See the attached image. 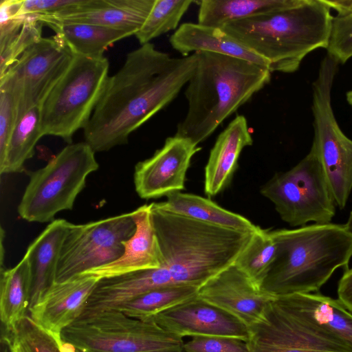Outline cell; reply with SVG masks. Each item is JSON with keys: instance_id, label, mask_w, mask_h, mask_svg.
Returning a JSON list of instances; mask_svg holds the SVG:
<instances>
[{"instance_id": "cell-21", "label": "cell", "mask_w": 352, "mask_h": 352, "mask_svg": "<svg viewBox=\"0 0 352 352\" xmlns=\"http://www.w3.org/2000/svg\"><path fill=\"white\" fill-rule=\"evenodd\" d=\"M72 224L65 219H54L28 248L24 257L32 276L30 308L56 283L61 248Z\"/></svg>"}, {"instance_id": "cell-29", "label": "cell", "mask_w": 352, "mask_h": 352, "mask_svg": "<svg viewBox=\"0 0 352 352\" xmlns=\"http://www.w3.org/2000/svg\"><path fill=\"white\" fill-rule=\"evenodd\" d=\"M199 288L195 285H181L154 289L116 309L129 317L145 320L198 296Z\"/></svg>"}, {"instance_id": "cell-9", "label": "cell", "mask_w": 352, "mask_h": 352, "mask_svg": "<svg viewBox=\"0 0 352 352\" xmlns=\"http://www.w3.org/2000/svg\"><path fill=\"white\" fill-rule=\"evenodd\" d=\"M280 219L292 227L331 223L336 204L316 147L294 167L276 173L261 188Z\"/></svg>"}, {"instance_id": "cell-23", "label": "cell", "mask_w": 352, "mask_h": 352, "mask_svg": "<svg viewBox=\"0 0 352 352\" xmlns=\"http://www.w3.org/2000/svg\"><path fill=\"white\" fill-rule=\"evenodd\" d=\"M296 314L352 347V312L338 299L320 293L276 295Z\"/></svg>"}, {"instance_id": "cell-20", "label": "cell", "mask_w": 352, "mask_h": 352, "mask_svg": "<svg viewBox=\"0 0 352 352\" xmlns=\"http://www.w3.org/2000/svg\"><path fill=\"white\" fill-rule=\"evenodd\" d=\"M252 143L247 119L236 116L219 135L210 152L204 173V192L209 197L230 185L241 151Z\"/></svg>"}, {"instance_id": "cell-37", "label": "cell", "mask_w": 352, "mask_h": 352, "mask_svg": "<svg viewBox=\"0 0 352 352\" xmlns=\"http://www.w3.org/2000/svg\"><path fill=\"white\" fill-rule=\"evenodd\" d=\"M18 120L15 97L10 90L0 88V164L3 162L9 139Z\"/></svg>"}, {"instance_id": "cell-26", "label": "cell", "mask_w": 352, "mask_h": 352, "mask_svg": "<svg viewBox=\"0 0 352 352\" xmlns=\"http://www.w3.org/2000/svg\"><path fill=\"white\" fill-rule=\"evenodd\" d=\"M32 276L29 263L23 258L14 267L1 269L0 317L4 331L11 333L30 308Z\"/></svg>"}, {"instance_id": "cell-39", "label": "cell", "mask_w": 352, "mask_h": 352, "mask_svg": "<svg viewBox=\"0 0 352 352\" xmlns=\"http://www.w3.org/2000/svg\"><path fill=\"white\" fill-rule=\"evenodd\" d=\"M337 292L338 299L352 312V268L345 270L338 281Z\"/></svg>"}, {"instance_id": "cell-3", "label": "cell", "mask_w": 352, "mask_h": 352, "mask_svg": "<svg viewBox=\"0 0 352 352\" xmlns=\"http://www.w3.org/2000/svg\"><path fill=\"white\" fill-rule=\"evenodd\" d=\"M163 264L174 285L201 286L234 264L253 234L195 220L151 203Z\"/></svg>"}, {"instance_id": "cell-15", "label": "cell", "mask_w": 352, "mask_h": 352, "mask_svg": "<svg viewBox=\"0 0 352 352\" xmlns=\"http://www.w3.org/2000/svg\"><path fill=\"white\" fill-rule=\"evenodd\" d=\"M147 319L182 338L220 336L247 342L250 336L249 327L243 322L199 296Z\"/></svg>"}, {"instance_id": "cell-6", "label": "cell", "mask_w": 352, "mask_h": 352, "mask_svg": "<svg viewBox=\"0 0 352 352\" xmlns=\"http://www.w3.org/2000/svg\"><path fill=\"white\" fill-rule=\"evenodd\" d=\"M60 338L69 352H184L182 338L116 309L80 316Z\"/></svg>"}, {"instance_id": "cell-1", "label": "cell", "mask_w": 352, "mask_h": 352, "mask_svg": "<svg viewBox=\"0 0 352 352\" xmlns=\"http://www.w3.org/2000/svg\"><path fill=\"white\" fill-rule=\"evenodd\" d=\"M197 53L171 58L149 43L126 54L122 67L109 76L84 130L94 152L128 142L129 135L171 102L190 79Z\"/></svg>"}, {"instance_id": "cell-24", "label": "cell", "mask_w": 352, "mask_h": 352, "mask_svg": "<svg viewBox=\"0 0 352 352\" xmlns=\"http://www.w3.org/2000/svg\"><path fill=\"white\" fill-rule=\"evenodd\" d=\"M155 204L166 211L232 230L255 232L260 228L245 217L221 207L210 199L190 193L175 192L167 196L166 201Z\"/></svg>"}, {"instance_id": "cell-7", "label": "cell", "mask_w": 352, "mask_h": 352, "mask_svg": "<svg viewBox=\"0 0 352 352\" xmlns=\"http://www.w3.org/2000/svg\"><path fill=\"white\" fill-rule=\"evenodd\" d=\"M99 168L95 152L85 142L69 144L43 168L32 173L18 206L30 222L47 223L71 210L88 175Z\"/></svg>"}, {"instance_id": "cell-5", "label": "cell", "mask_w": 352, "mask_h": 352, "mask_svg": "<svg viewBox=\"0 0 352 352\" xmlns=\"http://www.w3.org/2000/svg\"><path fill=\"white\" fill-rule=\"evenodd\" d=\"M333 18L324 0H302L296 6L221 29L264 58L271 72L293 73L309 53L327 48Z\"/></svg>"}, {"instance_id": "cell-22", "label": "cell", "mask_w": 352, "mask_h": 352, "mask_svg": "<svg viewBox=\"0 0 352 352\" xmlns=\"http://www.w3.org/2000/svg\"><path fill=\"white\" fill-rule=\"evenodd\" d=\"M169 42L184 56L190 53L208 52L246 60L269 69L264 58L220 28L184 23L170 36Z\"/></svg>"}, {"instance_id": "cell-40", "label": "cell", "mask_w": 352, "mask_h": 352, "mask_svg": "<svg viewBox=\"0 0 352 352\" xmlns=\"http://www.w3.org/2000/svg\"><path fill=\"white\" fill-rule=\"evenodd\" d=\"M325 3L331 10H335L337 16H344L352 12V0H324Z\"/></svg>"}, {"instance_id": "cell-10", "label": "cell", "mask_w": 352, "mask_h": 352, "mask_svg": "<svg viewBox=\"0 0 352 352\" xmlns=\"http://www.w3.org/2000/svg\"><path fill=\"white\" fill-rule=\"evenodd\" d=\"M339 63L329 55L320 62L313 83L315 144L336 206L344 208L352 190V140L341 130L333 113L331 89Z\"/></svg>"}, {"instance_id": "cell-43", "label": "cell", "mask_w": 352, "mask_h": 352, "mask_svg": "<svg viewBox=\"0 0 352 352\" xmlns=\"http://www.w3.org/2000/svg\"><path fill=\"white\" fill-rule=\"evenodd\" d=\"M344 225L347 230L352 234V209L349 213V218Z\"/></svg>"}, {"instance_id": "cell-19", "label": "cell", "mask_w": 352, "mask_h": 352, "mask_svg": "<svg viewBox=\"0 0 352 352\" xmlns=\"http://www.w3.org/2000/svg\"><path fill=\"white\" fill-rule=\"evenodd\" d=\"M135 231L123 242L124 252L117 260L81 274L99 279L111 278L140 271L160 267L162 255L155 230L151 204H144L133 210Z\"/></svg>"}, {"instance_id": "cell-38", "label": "cell", "mask_w": 352, "mask_h": 352, "mask_svg": "<svg viewBox=\"0 0 352 352\" xmlns=\"http://www.w3.org/2000/svg\"><path fill=\"white\" fill-rule=\"evenodd\" d=\"M83 0H22V13L25 16H43L58 13L80 4Z\"/></svg>"}, {"instance_id": "cell-12", "label": "cell", "mask_w": 352, "mask_h": 352, "mask_svg": "<svg viewBox=\"0 0 352 352\" xmlns=\"http://www.w3.org/2000/svg\"><path fill=\"white\" fill-rule=\"evenodd\" d=\"M250 352H352V347L300 316L275 295L249 327Z\"/></svg>"}, {"instance_id": "cell-35", "label": "cell", "mask_w": 352, "mask_h": 352, "mask_svg": "<svg viewBox=\"0 0 352 352\" xmlns=\"http://www.w3.org/2000/svg\"><path fill=\"white\" fill-rule=\"evenodd\" d=\"M185 352H250L246 341L220 336H195L184 344Z\"/></svg>"}, {"instance_id": "cell-31", "label": "cell", "mask_w": 352, "mask_h": 352, "mask_svg": "<svg viewBox=\"0 0 352 352\" xmlns=\"http://www.w3.org/2000/svg\"><path fill=\"white\" fill-rule=\"evenodd\" d=\"M192 0H155L144 23L135 34L140 45L175 30Z\"/></svg>"}, {"instance_id": "cell-36", "label": "cell", "mask_w": 352, "mask_h": 352, "mask_svg": "<svg viewBox=\"0 0 352 352\" xmlns=\"http://www.w3.org/2000/svg\"><path fill=\"white\" fill-rule=\"evenodd\" d=\"M22 0L0 1V50L19 32L25 20L22 13Z\"/></svg>"}, {"instance_id": "cell-44", "label": "cell", "mask_w": 352, "mask_h": 352, "mask_svg": "<svg viewBox=\"0 0 352 352\" xmlns=\"http://www.w3.org/2000/svg\"><path fill=\"white\" fill-rule=\"evenodd\" d=\"M346 98L348 103L352 106V90L346 92Z\"/></svg>"}, {"instance_id": "cell-30", "label": "cell", "mask_w": 352, "mask_h": 352, "mask_svg": "<svg viewBox=\"0 0 352 352\" xmlns=\"http://www.w3.org/2000/svg\"><path fill=\"white\" fill-rule=\"evenodd\" d=\"M277 244L270 230L259 228L237 258L234 265L261 289L276 258Z\"/></svg>"}, {"instance_id": "cell-28", "label": "cell", "mask_w": 352, "mask_h": 352, "mask_svg": "<svg viewBox=\"0 0 352 352\" xmlns=\"http://www.w3.org/2000/svg\"><path fill=\"white\" fill-rule=\"evenodd\" d=\"M44 135L41 129V105L32 107L18 120L8 141L0 173H20L32 157L37 142Z\"/></svg>"}, {"instance_id": "cell-2", "label": "cell", "mask_w": 352, "mask_h": 352, "mask_svg": "<svg viewBox=\"0 0 352 352\" xmlns=\"http://www.w3.org/2000/svg\"><path fill=\"white\" fill-rule=\"evenodd\" d=\"M195 53L196 67L184 93L187 112L175 135L198 146L268 84L272 72L241 58L208 52Z\"/></svg>"}, {"instance_id": "cell-42", "label": "cell", "mask_w": 352, "mask_h": 352, "mask_svg": "<svg viewBox=\"0 0 352 352\" xmlns=\"http://www.w3.org/2000/svg\"><path fill=\"white\" fill-rule=\"evenodd\" d=\"M4 237V230L1 228V268H3V240Z\"/></svg>"}, {"instance_id": "cell-34", "label": "cell", "mask_w": 352, "mask_h": 352, "mask_svg": "<svg viewBox=\"0 0 352 352\" xmlns=\"http://www.w3.org/2000/svg\"><path fill=\"white\" fill-rule=\"evenodd\" d=\"M327 55L339 64L352 57V12L333 18Z\"/></svg>"}, {"instance_id": "cell-41", "label": "cell", "mask_w": 352, "mask_h": 352, "mask_svg": "<svg viewBox=\"0 0 352 352\" xmlns=\"http://www.w3.org/2000/svg\"><path fill=\"white\" fill-rule=\"evenodd\" d=\"M1 352H12L9 333L4 330L1 331Z\"/></svg>"}, {"instance_id": "cell-32", "label": "cell", "mask_w": 352, "mask_h": 352, "mask_svg": "<svg viewBox=\"0 0 352 352\" xmlns=\"http://www.w3.org/2000/svg\"><path fill=\"white\" fill-rule=\"evenodd\" d=\"M12 352H69L60 335H54L25 316L11 333Z\"/></svg>"}, {"instance_id": "cell-13", "label": "cell", "mask_w": 352, "mask_h": 352, "mask_svg": "<svg viewBox=\"0 0 352 352\" xmlns=\"http://www.w3.org/2000/svg\"><path fill=\"white\" fill-rule=\"evenodd\" d=\"M74 56L55 35L42 37L0 76V88L10 90L15 97L19 118L32 107L42 104Z\"/></svg>"}, {"instance_id": "cell-11", "label": "cell", "mask_w": 352, "mask_h": 352, "mask_svg": "<svg viewBox=\"0 0 352 352\" xmlns=\"http://www.w3.org/2000/svg\"><path fill=\"white\" fill-rule=\"evenodd\" d=\"M133 211L84 224H72L64 240L56 283L74 278L120 258L123 242L135 231Z\"/></svg>"}, {"instance_id": "cell-18", "label": "cell", "mask_w": 352, "mask_h": 352, "mask_svg": "<svg viewBox=\"0 0 352 352\" xmlns=\"http://www.w3.org/2000/svg\"><path fill=\"white\" fill-rule=\"evenodd\" d=\"M155 0H83L54 14L36 18L45 24L86 23L136 32Z\"/></svg>"}, {"instance_id": "cell-8", "label": "cell", "mask_w": 352, "mask_h": 352, "mask_svg": "<svg viewBox=\"0 0 352 352\" xmlns=\"http://www.w3.org/2000/svg\"><path fill=\"white\" fill-rule=\"evenodd\" d=\"M109 63L102 56L74 55L68 69L41 104L44 135L62 138L69 144L85 129L109 78Z\"/></svg>"}, {"instance_id": "cell-27", "label": "cell", "mask_w": 352, "mask_h": 352, "mask_svg": "<svg viewBox=\"0 0 352 352\" xmlns=\"http://www.w3.org/2000/svg\"><path fill=\"white\" fill-rule=\"evenodd\" d=\"M55 36L76 56L99 57L114 43L135 35L129 30L86 23L52 24Z\"/></svg>"}, {"instance_id": "cell-4", "label": "cell", "mask_w": 352, "mask_h": 352, "mask_svg": "<svg viewBox=\"0 0 352 352\" xmlns=\"http://www.w3.org/2000/svg\"><path fill=\"white\" fill-rule=\"evenodd\" d=\"M276 258L261 289L273 295L319 291L352 257V234L344 224L314 223L270 230Z\"/></svg>"}, {"instance_id": "cell-17", "label": "cell", "mask_w": 352, "mask_h": 352, "mask_svg": "<svg viewBox=\"0 0 352 352\" xmlns=\"http://www.w3.org/2000/svg\"><path fill=\"white\" fill-rule=\"evenodd\" d=\"M99 280L94 276L80 274L55 283L29 309L30 316L46 331L60 335L63 329L80 317Z\"/></svg>"}, {"instance_id": "cell-25", "label": "cell", "mask_w": 352, "mask_h": 352, "mask_svg": "<svg viewBox=\"0 0 352 352\" xmlns=\"http://www.w3.org/2000/svg\"><path fill=\"white\" fill-rule=\"evenodd\" d=\"M302 0H202L198 23L221 29L225 25L254 16L298 5Z\"/></svg>"}, {"instance_id": "cell-14", "label": "cell", "mask_w": 352, "mask_h": 352, "mask_svg": "<svg viewBox=\"0 0 352 352\" xmlns=\"http://www.w3.org/2000/svg\"><path fill=\"white\" fill-rule=\"evenodd\" d=\"M200 147L190 140L168 137L162 148L135 167L134 184L142 199H156L180 192L185 188L187 170Z\"/></svg>"}, {"instance_id": "cell-16", "label": "cell", "mask_w": 352, "mask_h": 352, "mask_svg": "<svg viewBox=\"0 0 352 352\" xmlns=\"http://www.w3.org/2000/svg\"><path fill=\"white\" fill-rule=\"evenodd\" d=\"M198 296L250 327L262 318L275 295L257 287L233 264L200 286Z\"/></svg>"}, {"instance_id": "cell-33", "label": "cell", "mask_w": 352, "mask_h": 352, "mask_svg": "<svg viewBox=\"0 0 352 352\" xmlns=\"http://www.w3.org/2000/svg\"><path fill=\"white\" fill-rule=\"evenodd\" d=\"M43 23L28 16L19 32L0 50V76L33 44L42 38Z\"/></svg>"}]
</instances>
